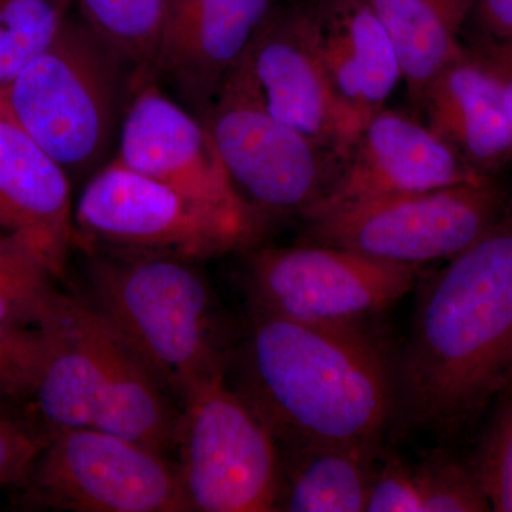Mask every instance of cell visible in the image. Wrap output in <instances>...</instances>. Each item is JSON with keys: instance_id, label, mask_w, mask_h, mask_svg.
<instances>
[{"instance_id": "6", "label": "cell", "mask_w": 512, "mask_h": 512, "mask_svg": "<svg viewBox=\"0 0 512 512\" xmlns=\"http://www.w3.org/2000/svg\"><path fill=\"white\" fill-rule=\"evenodd\" d=\"M76 241L117 254L188 261L247 248L261 234L239 220L131 170L116 157L90 175L73 212Z\"/></svg>"}, {"instance_id": "5", "label": "cell", "mask_w": 512, "mask_h": 512, "mask_svg": "<svg viewBox=\"0 0 512 512\" xmlns=\"http://www.w3.org/2000/svg\"><path fill=\"white\" fill-rule=\"evenodd\" d=\"M133 90L119 57L82 18H70L55 43L0 92V104L73 180L109 163L124 97Z\"/></svg>"}, {"instance_id": "21", "label": "cell", "mask_w": 512, "mask_h": 512, "mask_svg": "<svg viewBox=\"0 0 512 512\" xmlns=\"http://www.w3.org/2000/svg\"><path fill=\"white\" fill-rule=\"evenodd\" d=\"M168 2L76 0L83 22L127 67L134 90L154 80V59Z\"/></svg>"}, {"instance_id": "2", "label": "cell", "mask_w": 512, "mask_h": 512, "mask_svg": "<svg viewBox=\"0 0 512 512\" xmlns=\"http://www.w3.org/2000/svg\"><path fill=\"white\" fill-rule=\"evenodd\" d=\"M238 390L278 443L379 444L397 377L362 325H312L255 313Z\"/></svg>"}, {"instance_id": "20", "label": "cell", "mask_w": 512, "mask_h": 512, "mask_svg": "<svg viewBox=\"0 0 512 512\" xmlns=\"http://www.w3.org/2000/svg\"><path fill=\"white\" fill-rule=\"evenodd\" d=\"M389 33L407 92L421 106L427 89L463 55L460 33L476 0H367Z\"/></svg>"}, {"instance_id": "18", "label": "cell", "mask_w": 512, "mask_h": 512, "mask_svg": "<svg viewBox=\"0 0 512 512\" xmlns=\"http://www.w3.org/2000/svg\"><path fill=\"white\" fill-rule=\"evenodd\" d=\"M421 107L430 130L483 173L512 161V121L503 86L476 50L464 49L448 64Z\"/></svg>"}, {"instance_id": "30", "label": "cell", "mask_w": 512, "mask_h": 512, "mask_svg": "<svg viewBox=\"0 0 512 512\" xmlns=\"http://www.w3.org/2000/svg\"><path fill=\"white\" fill-rule=\"evenodd\" d=\"M474 50L483 57L484 62L500 80L512 121V40L498 42V40L485 39Z\"/></svg>"}, {"instance_id": "25", "label": "cell", "mask_w": 512, "mask_h": 512, "mask_svg": "<svg viewBox=\"0 0 512 512\" xmlns=\"http://www.w3.org/2000/svg\"><path fill=\"white\" fill-rule=\"evenodd\" d=\"M423 512H485L490 501L474 468L447 457H431L417 467Z\"/></svg>"}, {"instance_id": "28", "label": "cell", "mask_w": 512, "mask_h": 512, "mask_svg": "<svg viewBox=\"0 0 512 512\" xmlns=\"http://www.w3.org/2000/svg\"><path fill=\"white\" fill-rule=\"evenodd\" d=\"M47 440L43 427L0 412V488L25 483Z\"/></svg>"}, {"instance_id": "7", "label": "cell", "mask_w": 512, "mask_h": 512, "mask_svg": "<svg viewBox=\"0 0 512 512\" xmlns=\"http://www.w3.org/2000/svg\"><path fill=\"white\" fill-rule=\"evenodd\" d=\"M175 450L192 511H276L281 447L225 372L183 397Z\"/></svg>"}, {"instance_id": "8", "label": "cell", "mask_w": 512, "mask_h": 512, "mask_svg": "<svg viewBox=\"0 0 512 512\" xmlns=\"http://www.w3.org/2000/svg\"><path fill=\"white\" fill-rule=\"evenodd\" d=\"M493 178L355 202L309 220L308 242L417 266L460 254L505 217Z\"/></svg>"}, {"instance_id": "29", "label": "cell", "mask_w": 512, "mask_h": 512, "mask_svg": "<svg viewBox=\"0 0 512 512\" xmlns=\"http://www.w3.org/2000/svg\"><path fill=\"white\" fill-rule=\"evenodd\" d=\"M474 10L487 39L512 40V0H476Z\"/></svg>"}, {"instance_id": "15", "label": "cell", "mask_w": 512, "mask_h": 512, "mask_svg": "<svg viewBox=\"0 0 512 512\" xmlns=\"http://www.w3.org/2000/svg\"><path fill=\"white\" fill-rule=\"evenodd\" d=\"M276 0H170L154 59L164 80L204 116Z\"/></svg>"}, {"instance_id": "31", "label": "cell", "mask_w": 512, "mask_h": 512, "mask_svg": "<svg viewBox=\"0 0 512 512\" xmlns=\"http://www.w3.org/2000/svg\"><path fill=\"white\" fill-rule=\"evenodd\" d=\"M507 387H512V360L510 367H508L507 377H505L504 389H507Z\"/></svg>"}, {"instance_id": "9", "label": "cell", "mask_w": 512, "mask_h": 512, "mask_svg": "<svg viewBox=\"0 0 512 512\" xmlns=\"http://www.w3.org/2000/svg\"><path fill=\"white\" fill-rule=\"evenodd\" d=\"M29 507L74 512L192 511L178 464L96 429L49 431L25 483Z\"/></svg>"}, {"instance_id": "23", "label": "cell", "mask_w": 512, "mask_h": 512, "mask_svg": "<svg viewBox=\"0 0 512 512\" xmlns=\"http://www.w3.org/2000/svg\"><path fill=\"white\" fill-rule=\"evenodd\" d=\"M76 0H0V92L55 43Z\"/></svg>"}, {"instance_id": "19", "label": "cell", "mask_w": 512, "mask_h": 512, "mask_svg": "<svg viewBox=\"0 0 512 512\" xmlns=\"http://www.w3.org/2000/svg\"><path fill=\"white\" fill-rule=\"evenodd\" d=\"M379 444H305L281 450L276 511L363 512Z\"/></svg>"}, {"instance_id": "3", "label": "cell", "mask_w": 512, "mask_h": 512, "mask_svg": "<svg viewBox=\"0 0 512 512\" xmlns=\"http://www.w3.org/2000/svg\"><path fill=\"white\" fill-rule=\"evenodd\" d=\"M53 352L32 397L43 429H96L167 456L180 412L170 390L89 299L60 293L49 322Z\"/></svg>"}, {"instance_id": "26", "label": "cell", "mask_w": 512, "mask_h": 512, "mask_svg": "<svg viewBox=\"0 0 512 512\" xmlns=\"http://www.w3.org/2000/svg\"><path fill=\"white\" fill-rule=\"evenodd\" d=\"M474 471L491 510L512 512V399L495 414L478 451Z\"/></svg>"}, {"instance_id": "1", "label": "cell", "mask_w": 512, "mask_h": 512, "mask_svg": "<svg viewBox=\"0 0 512 512\" xmlns=\"http://www.w3.org/2000/svg\"><path fill=\"white\" fill-rule=\"evenodd\" d=\"M511 360L512 217H504L421 289L397 400L419 426L454 429L504 390Z\"/></svg>"}, {"instance_id": "12", "label": "cell", "mask_w": 512, "mask_h": 512, "mask_svg": "<svg viewBox=\"0 0 512 512\" xmlns=\"http://www.w3.org/2000/svg\"><path fill=\"white\" fill-rule=\"evenodd\" d=\"M231 74L276 120L345 160L362 126L330 83L308 0L271 10Z\"/></svg>"}, {"instance_id": "27", "label": "cell", "mask_w": 512, "mask_h": 512, "mask_svg": "<svg viewBox=\"0 0 512 512\" xmlns=\"http://www.w3.org/2000/svg\"><path fill=\"white\" fill-rule=\"evenodd\" d=\"M366 512H423L419 470L399 456L379 460Z\"/></svg>"}, {"instance_id": "4", "label": "cell", "mask_w": 512, "mask_h": 512, "mask_svg": "<svg viewBox=\"0 0 512 512\" xmlns=\"http://www.w3.org/2000/svg\"><path fill=\"white\" fill-rule=\"evenodd\" d=\"M89 252L90 301L171 393L183 400L227 370L211 288L194 261Z\"/></svg>"}, {"instance_id": "17", "label": "cell", "mask_w": 512, "mask_h": 512, "mask_svg": "<svg viewBox=\"0 0 512 512\" xmlns=\"http://www.w3.org/2000/svg\"><path fill=\"white\" fill-rule=\"evenodd\" d=\"M308 5L330 83L363 128L403 80L389 33L367 0H308Z\"/></svg>"}, {"instance_id": "14", "label": "cell", "mask_w": 512, "mask_h": 512, "mask_svg": "<svg viewBox=\"0 0 512 512\" xmlns=\"http://www.w3.org/2000/svg\"><path fill=\"white\" fill-rule=\"evenodd\" d=\"M490 177L419 121L384 107L360 131L349 156L306 220L355 202L478 183Z\"/></svg>"}, {"instance_id": "24", "label": "cell", "mask_w": 512, "mask_h": 512, "mask_svg": "<svg viewBox=\"0 0 512 512\" xmlns=\"http://www.w3.org/2000/svg\"><path fill=\"white\" fill-rule=\"evenodd\" d=\"M52 352L49 330L0 325V399L32 397Z\"/></svg>"}, {"instance_id": "22", "label": "cell", "mask_w": 512, "mask_h": 512, "mask_svg": "<svg viewBox=\"0 0 512 512\" xmlns=\"http://www.w3.org/2000/svg\"><path fill=\"white\" fill-rule=\"evenodd\" d=\"M55 268L16 235L0 234V325L40 328L60 298Z\"/></svg>"}, {"instance_id": "10", "label": "cell", "mask_w": 512, "mask_h": 512, "mask_svg": "<svg viewBox=\"0 0 512 512\" xmlns=\"http://www.w3.org/2000/svg\"><path fill=\"white\" fill-rule=\"evenodd\" d=\"M417 278V266L312 242L256 249L248 259L255 313L312 325H362L396 305Z\"/></svg>"}, {"instance_id": "13", "label": "cell", "mask_w": 512, "mask_h": 512, "mask_svg": "<svg viewBox=\"0 0 512 512\" xmlns=\"http://www.w3.org/2000/svg\"><path fill=\"white\" fill-rule=\"evenodd\" d=\"M131 94L114 157L212 210L262 227V218L235 190L204 121L154 80Z\"/></svg>"}, {"instance_id": "16", "label": "cell", "mask_w": 512, "mask_h": 512, "mask_svg": "<svg viewBox=\"0 0 512 512\" xmlns=\"http://www.w3.org/2000/svg\"><path fill=\"white\" fill-rule=\"evenodd\" d=\"M72 178L0 104V228L25 239L62 278L76 241Z\"/></svg>"}, {"instance_id": "11", "label": "cell", "mask_w": 512, "mask_h": 512, "mask_svg": "<svg viewBox=\"0 0 512 512\" xmlns=\"http://www.w3.org/2000/svg\"><path fill=\"white\" fill-rule=\"evenodd\" d=\"M201 119L235 190L261 218L305 217L335 177L328 151L271 116L234 74Z\"/></svg>"}]
</instances>
